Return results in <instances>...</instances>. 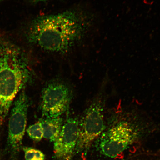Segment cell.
Returning <instances> with one entry per match:
<instances>
[{
  "instance_id": "12",
  "label": "cell",
  "mask_w": 160,
  "mask_h": 160,
  "mask_svg": "<svg viewBox=\"0 0 160 160\" xmlns=\"http://www.w3.org/2000/svg\"></svg>"
},
{
  "instance_id": "8",
  "label": "cell",
  "mask_w": 160,
  "mask_h": 160,
  "mask_svg": "<svg viewBox=\"0 0 160 160\" xmlns=\"http://www.w3.org/2000/svg\"><path fill=\"white\" fill-rule=\"evenodd\" d=\"M42 128L43 138L54 142L61 131L64 122L61 117L47 118H45L40 121Z\"/></svg>"
},
{
  "instance_id": "7",
  "label": "cell",
  "mask_w": 160,
  "mask_h": 160,
  "mask_svg": "<svg viewBox=\"0 0 160 160\" xmlns=\"http://www.w3.org/2000/svg\"><path fill=\"white\" fill-rule=\"evenodd\" d=\"M79 135V121L68 118L63 123L58 137L54 142L55 157L61 160H71L75 151Z\"/></svg>"
},
{
  "instance_id": "5",
  "label": "cell",
  "mask_w": 160,
  "mask_h": 160,
  "mask_svg": "<svg viewBox=\"0 0 160 160\" xmlns=\"http://www.w3.org/2000/svg\"><path fill=\"white\" fill-rule=\"evenodd\" d=\"M29 105L28 98L22 90L15 100L9 121L6 151L11 160H17L21 148Z\"/></svg>"
},
{
  "instance_id": "2",
  "label": "cell",
  "mask_w": 160,
  "mask_h": 160,
  "mask_svg": "<svg viewBox=\"0 0 160 160\" xmlns=\"http://www.w3.org/2000/svg\"><path fill=\"white\" fill-rule=\"evenodd\" d=\"M27 58L13 42L0 40V126L28 77Z\"/></svg>"
},
{
  "instance_id": "9",
  "label": "cell",
  "mask_w": 160,
  "mask_h": 160,
  "mask_svg": "<svg viewBox=\"0 0 160 160\" xmlns=\"http://www.w3.org/2000/svg\"><path fill=\"white\" fill-rule=\"evenodd\" d=\"M27 132L29 137L35 141H41L43 138L42 128L40 121L30 126Z\"/></svg>"
},
{
  "instance_id": "10",
  "label": "cell",
  "mask_w": 160,
  "mask_h": 160,
  "mask_svg": "<svg viewBox=\"0 0 160 160\" xmlns=\"http://www.w3.org/2000/svg\"><path fill=\"white\" fill-rule=\"evenodd\" d=\"M26 160H45V156L41 151L31 147L23 148Z\"/></svg>"
},
{
  "instance_id": "4",
  "label": "cell",
  "mask_w": 160,
  "mask_h": 160,
  "mask_svg": "<svg viewBox=\"0 0 160 160\" xmlns=\"http://www.w3.org/2000/svg\"><path fill=\"white\" fill-rule=\"evenodd\" d=\"M100 95L86 109L79 121V135L76 147L77 153L87 152L92 143L106 129L104 119L105 99Z\"/></svg>"
},
{
  "instance_id": "11",
  "label": "cell",
  "mask_w": 160,
  "mask_h": 160,
  "mask_svg": "<svg viewBox=\"0 0 160 160\" xmlns=\"http://www.w3.org/2000/svg\"><path fill=\"white\" fill-rule=\"evenodd\" d=\"M32 1L35 3L40 2H46L50 1V0H31Z\"/></svg>"
},
{
  "instance_id": "6",
  "label": "cell",
  "mask_w": 160,
  "mask_h": 160,
  "mask_svg": "<svg viewBox=\"0 0 160 160\" xmlns=\"http://www.w3.org/2000/svg\"><path fill=\"white\" fill-rule=\"evenodd\" d=\"M71 90L65 84L49 83L42 91L41 109L45 118L60 117L67 111L71 102Z\"/></svg>"
},
{
  "instance_id": "3",
  "label": "cell",
  "mask_w": 160,
  "mask_h": 160,
  "mask_svg": "<svg viewBox=\"0 0 160 160\" xmlns=\"http://www.w3.org/2000/svg\"><path fill=\"white\" fill-rule=\"evenodd\" d=\"M143 121L134 114L118 117L97 139V149L106 157H117L138 138Z\"/></svg>"
},
{
  "instance_id": "1",
  "label": "cell",
  "mask_w": 160,
  "mask_h": 160,
  "mask_svg": "<svg viewBox=\"0 0 160 160\" xmlns=\"http://www.w3.org/2000/svg\"><path fill=\"white\" fill-rule=\"evenodd\" d=\"M95 20L94 15L77 9L41 16L30 23L26 39L43 51L66 53L82 40Z\"/></svg>"
}]
</instances>
